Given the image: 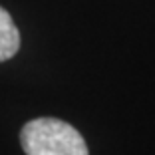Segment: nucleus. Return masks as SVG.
I'll return each instance as SVG.
<instances>
[{
  "mask_svg": "<svg viewBox=\"0 0 155 155\" xmlns=\"http://www.w3.org/2000/svg\"><path fill=\"white\" fill-rule=\"evenodd\" d=\"M26 155H90L82 133L56 117H38L20 131Z\"/></svg>",
  "mask_w": 155,
  "mask_h": 155,
  "instance_id": "obj_1",
  "label": "nucleus"
},
{
  "mask_svg": "<svg viewBox=\"0 0 155 155\" xmlns=\"http://www.w3.org/2000/svg\"><path fill=\"white\" fill-rule=\"evenodd\" d=\"M20 50V32L12 16L0 6V62L10 60Z\"/></svg>",
  "mask_w": 155,
  "mask_h": 155,
  "instance_id": "obj_2",
  "label": "nucleus"
}]
</instances>
